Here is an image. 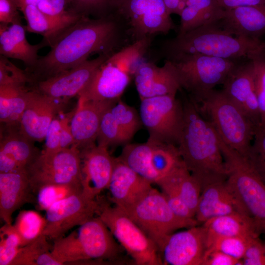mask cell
Returning a JSON list of instances; mask_svg holds the SVG:
<instances>
[{"label": "cell", "instance_id": "cell-11", "mask_svg": "<svg viewBox=\"0 0 265 265\" xmlns=\"http://www.w3.org/2000/svg\"><path fill=\"white\" fill-rule=\"evenodd\" d=\"M26 171L34 196L47 185H81L80 150L75 144L54 153L42 151Z\"/></svg>", "mask_w": 265, "mask_h": 265}, {"label": "cell", "instance_id": "cell-53", "mask_svg": "<svg viewBox=\"0 0 265 265\" xmlns=\"http://www.w3.org/2000/svg\"><path fill=\"white\" fill-rule=\"evenodd\" d=\"M72 115H69L61 119L60 130V149L69 148L75 144V141L73 135L70 122Z\"/></svg>", "mask_w": 265, "mask_h": 265}, {"label": "cell", "instance_id": "cell-41", "mask_svg": "<svg viewBox=\"0 0 265 265\" xmlns=\"http://www.w3.org/2000/svg\"><path fill=\"white\" fill-rule=\"evenodd\" d=\"M246 159L265 184V128L256 131Z\"/></svg>", "mask_w": 265, "mask_h": 265}, {"label": "cell", "instance_id": "cell-39", "mask_svg": "<svg viewBox=\"0 0 265 265\" xmlns=\"http://www.w3.org/2000/svg\"><path fill=\"white\" fill-rule=\"evenodd\" d=\"M47 238L42 234L33 241L20 247L11 265H36L41 255L52 250Z\"/></svg>", "mask_w": 265, "mask_h": 265}, {"label": "cell", "instance_id": "cell-16", "mask_svg": "<svg viewBox=\"0 0 265 265\" xmlns=\"http://www.w3.org/2000/svg\"><path fill=\"white\" fill-rule=\"evenodd\" d=\"M207 249V230L196 225L170 235L160 253L164 265H202Z\"/></svg>", "mask_w": 265, "mask_h": 265}, {"label": "cell", "instance_id": "cell-58", "mask_svg": "<svg viewBox=\"0 0 265 265\" xmlns=\"http://www.w3.org/2000/svg\"><path fill=\"white\" fill-rule=\"evenodd\" d=\"M264 244H265V243H264Z\"/></svg>", "mask_w": 265, "mask_h": 265}, {"label": "cell", "instance_id": "cell-49", "mask_svg": "<svg viewBox=\"0 0 265 265\" xmlns=\"http://www.w3.org/2000/svg\"><path fill=\"white\" fill-rule=\"evenodd\" d=\"M61 119L55 117L52 121L45 135L43 151L54 153L60 151Z\"/></svg>", "mask_w": 265, "mask_h": 265}, {"label": "cell", "instance_id": "cell-27", "mask_svg": "<svg viewBox=\"0 0 265 265\" xmlns=\"http://www.w3.org/2000/svg\"><path fill=\"white\" fill-rule=\"evenodd\" d=\"M19 10L26 21V25L24 26L26 30L43 35L41 42L44 46H51L62 33L82 17L71 11L62 15H49L33 5H26Z\"/></svg>", "mask_w": 265, "mask_h": 265}, {"label": "cell", "instance_id": "cell-15", "mask_svg": "<svg viewBox=\"0 0 265 265\" xmlns=\"http://www.w3.org/2000/svg\"><path fill=\"white\" fill-rule=\"evenodd\" d=\"M79 150L82 194L96 199L108 186L115 158L111 156L108 148L95 143Z\"/></svg>", "mask_w": 265, "mask_h": 265}, {"label": "cell", "instance_id": "cell-18", "mask_svg": "<svg viewBox=\"0 0 265 265\" xmlns=\"http://www.w3.org/2000/svg\"><path fill=\"white\" fill-rule=\"evenodd\" d=\"M222 90L243 111L257 129L260 113L252 62L239 63L223 83Z\"/></svg>", "mask_w": 265, "mask_h": 265}, {"label": "cell", "instance_id": "cell-6", "mask_svg": "<svg viewBox=\"0 0 265 265\" xmlns=\"http://www.w3.org/2000/svg\"><path fill=\"white\" fill-rule=\"evenodd\" d=\"M218 135L228 169L226 182L252 220L257 234H265V184L246 158Z\"/></svg>", "mask_w": 265, "mask_h": 265}, {"label": "cell", "instance_id": "cell-13", "mask_svg": "<svg viewBox=\"0 0 265 265\" xmlns=\"http://www.w3.org/2000/svg\"><path fill=\"white\" fill-rule=\"evenodd\" d=\"M98 207L97 198H89L82 192L63 199L46 211L43 234L53 240L63 237L74 227L80 226L95 216Z\"/></svg>", "mask_w": 265, "mask_h": 265}, {"label": "cell", "instance_id": "cell-34", "mask_svg": "<svg viewBox=\"0 0 265 265\" xmlns=\"http://www.w3.org/2000/svg\"><path fill=\"white\" fill-rule=\"evenodd\" d=\"M82 192L80 184L50 185L43 186L34 194V202L36 209L46 211L54 203Z\"/></svg>", "mask_w": 265, "mask_h": 265}, {"label": "cell", "instance_id": "cell-33", "mask_svg": "<svg viewBox=\"0 0 265 265\" xmlns=\"http://www.w3.org/2000/svg\"><path fill=\"white\" fill-rule=\"evenodd\" d=\"M45 224V217L38 212L32 210L20 212L13 226L19 237L21 247L33 241L42 234Z\"/></svg>", "mask_w": 265, "mask_h": 265}, {"label": "cell", "instance_id": "cell-37", "mask_svg": "<svg viewBox=\"0 0 265 265\" xmlns=\"http://www.w3.org/2000/svg\"><path fill=\"white\" fill-rule=\"evenodd\" d=\"M110 110L117 124L131 140L142 125L139 114L134 108L120 99Z\"/></svg>", "mask_w": 265, "mask_h": 265}, {"label": "cell", "instance_id": "cell-38", "mask_svg": "<svg viewBox=\"0 0 265 265\" xmlns=\"http://www.w3.org/2000/svg\"><path fill=\"white\" fill-rule=\"evenodd\" d=\"M256 237V236H254ZM225 237L214 238L207 242V250H216L236 259L241 260L250 239L254 237Z\"/></svg>", "mask_w": 265, "mask_h": 265}, {"label": "cell", "instance_id": "cell-23", "mask_svg": "<svg viewBox=\"0 0 265 265\" xmlns=\"http://www.w3.org/2000/svg\"><path fill=\"white\" fill-rule=\"evenodd\" d=\"M118 101L78 100L70 126L79 149L95 143L104 113Z\"/></svg>", "mask_w": 265, "mask_h": 265}, {"label": "cell", "instance_id": "cell-1", "mask_svg": "<svg viewBox=\"0 0 265 265\" xmlns=\"http://www.w3.org/2000/svg\"><path fill=\"white\" fill-rule=\"evenodd\" d=\"M122 26L111 15L91 19L82 16L51 45L26 71L32 82L44 80L80 64L93 53L113 54L123 39Z\"/></svg>", "mask_w": 265, "mask_h": 265}, {"label": "cell", "instance_id": "cell-28", "mask_svg": "<svg viewBox=\"0 0 265 265\" xmlns=\"http://www.w3.org/2000/svg\"><path fill=\"white\" fill-rule=\"evenodd\" d=\"M156 184L160 188H170L176 191L195 215L202 187L183 161Z\"/></svg>", "mask_w": 265, "mask_h": 265}, {"label": "cell", "instance_id": "cell-20", "mask_svg": "<svg viewBox=\"0 0 265 265\" xmlns=\"http://www.w3.org/2000/svg\"><path fill=\"white\" fill-rule=\"evenodd\" d=\"M152 184L116 158L107 188L108 198L115 205L126 210L146 195L153 188Z\"/></svg>", "mask_w": 265, "mask_h": 265}, {"label": "cell", "instance_id": "cell-57", "mask_svg": "<svg viewBox=\"0 0 265 265\" xmlns=\"http://www.w3.org/2000/svg\"><path fill=\"white\" fill-rule=\"evenodd\" d=\"M181 0L186 1L187 0Z\"/></svg>", "mask_w": 265, "mask_h": 265}, {"label": "cell", "instance_id": "cell-48", "mask_svg": "<svg viewBox=\"0 0 265 265\" xmlns=\"http://www.w3.org/2000/svg\"><path fill=\"white\" fill-rule=\"evenodd\" d=\"M0 53L7 58L22 61V56L10 34L8 25L0 24Z\"/></svg>", "mask_w": 265, "mask_h": 265}, {"label": "cell", "instance_id": "cell-25", "mask_svg": "<svg viewBox=\"0 0 265 265\" xmlns=\"http://www.w3.org/2000/svg\"><path fill=\"white\" fill-rule=\"evenodd\" d=\"M217 24L232 35L260 39L265 34V4L225 10Z\"/></svg>", "mask_w": 265, "mask_h": 265}, {"label": "cell", "instance_id": "cell-29", "mask_svg": "<svg viewBox=\"0 0 265 265\" xmlns=\"http://www.w3.org/2000/svg\"><path fill=\"white\" fill-rule=\"evenodd\" d=\"M203 225L207 230V242L218 237L260 236L251 219L240 213L214 217L207 220Z\"/></svg>", "mask_w": 265, "mask_h": 265}, {"label": "cell", "instance_id": "cell-32", "mask_svg": "<svg viewBox=\"0 0 265 265\" xmlns=\"http://www.w3.org/2000/svg\"><path fill=\"white\" fill-rule=\"evenodd\" d=\"M148 140L152 144L151 166L159 180L183 160L177 146Z\"/></svg>", "mask_w": 265, "mask_h": 265}, {"label": "cell", "instance_id": "cell-52", "mask_svg": "<svg viewBox=\"0 0 265 265\" xmlns=\"http://www.w3.org/2000/svg\"><path fill=\"white\" fill-rule=\"evenodd\" d=\"M41 12L52 16H59L69 10L67 0H42L36 6Z\"/></svg>", "mask_w": 265, "mask_h": 265}, {"label": "cell", "instance_id": "cell-30", "mask_svg": "<svg viewBox=\"0 0 265 265\" xmlns=\"http://www.w3.org/2000/svg\"><path fill=\"white\" fill-rule=\"evenodd\" d=\"M26 86L0 85V121L18 124L26 107L30 92Z\"/></svg>", "mask_w": 265, "mask_h": 265}, {"label": "cell", "instance_id": "cell-17", "mask_svg": "<svg viewBox=\"0 0 265 265\" xmlns=\"http://www.w3.org/2000/svg\"><path fill=\"white\" fill-rule=\"evenodd\" d=\"M114 53L98 69L87 85L79 94L82 101H118L130 81L129 71L120 66Z\"/></svg>", "mask_w": 265, "mask_h": 265}, {"label": "cell", "instance_id": "cell-44", "mask_svg": "<svg viewBox=\"0 0 265 265\" xmlns=\"http://www.w3.org/2000/svg\"><path fill=\"white\" fill-rule=\"evenodd\" d=\"M29 82H31V80L26 71L20 69L8 58L0 55V85L23 86Z\"/></svg>", "mask_w": 265, "mask_h": 265}, {"label": "cell", "instance_id": "cell-42", "mask_svg": "<svg viewBox=\"0 0 265 265\" xmlns=\"http://www.w3.org/2000/svg\"><path fill=\"white\" fill-rule=\"evenodd\" d=\"M250 60L253 66L255 90L260 113L261 122L259 129H264L265 128V55L256 56Z\"/></svg>", "mask_w": 265, "mask_h": 265}, {"label": "cell", "instance_id": "cell-3", "mask_svg": "<svg viewBox=\"0 0 265 265\" xmlns=\"http://www.w3.org/2000/svg\"><path fill=\"white\" fill-rule=\"evenodd\" d=\"M166 56L179 54H201L238 60H251L265 55V40L231 34L217 23L205 25L166 41Z\"/></svg>", "mask_w": 265, "mask_h": 265}, {"label": "cell", "instance_id": "cell-26", "mask_svg": "<svg viewBox=\"0 0 265 265\" xmlns=\"http://www.w3.org/2000/svg\"><path fill=\"white\" fill-rule=\"evenodd\" d=\"M20 132H9L0 143V173L26 170L41 153Z\"/></svg>", "mask_w": 265, "mask_h": 265}, {"label": "cell", "instance_id": "cell-12", "mask_svg": "<svg viewBox=\"0 0 265 265\" xmlns=\"http://www.w3.org/2000/svg\"><path fill=\"white\" fill-rule=\"evenodd\" d=\"M115 9L137 42L174 27L163 0H118Z\"/></svg>", "mask_w": 265, "mask_h": 265}, {"label": "cell", "instance_id": "cell-51", "mask_svg": "<svg viewBox=\"0 0 265 265\" xmlns=\"http://www.w3.org/2000/svg\"><path fill=\"white\" fill-rule=\"evenodd\" d=\"M242 265L241 260L236 259L216 250H207L202 265Z\"/></svg>", "mask_w": 265, "mask_h": 265}, {"label": "cell", "instance_id": "cell-2", "mask_svg": "<svg viewBox=\"0 0 265 265\" xmlns=\"http://www.w3.org/2000/svg\"><path fill=\"white\" fill-rule=\"evenodd\" d=\"M183 104L184 124L177 147L186 167L202 188L209 184L226 180L228 169L216 130L189 97L185 98Z\"/></svg>", "mask_w": 265, "mask_h": 265}, {"label": "cell", "instance_id": "cell-14", "mask_svg": "<svg viewBox=\"0 0 265 265\" xmlns=\"http://www.w3.org/2000/svg\"><path fill=\"white\" fill-rule=\"evenodd\" d=\"M112 54H100L97 57L87 59L70 70L36 82L34 89L60 101L78 96L90 81L98 69Z\"/></svg>", "mask_w": 265, "mask_h": 265}, {"label": "cell", "instance_id": "cell-54", "mask_svg": "<svg viewBox=\"0 0 265 265\" xmlns=\"http://www.w3.org/2000/svg\"><path fill=\"white\" fill-rule=\"evenodd\" d=\"M218 5L227 10L237 7L265 4V0H216Z\"/></svg>", "mask_w": 265, "mask_h": 265}, {"label": "cell", "instance_id": "cell-21", "mask_svg": "<svg viewBox=\"0 0 265 265\" xmlns=\"http://www.w3.org/2000/svg\"><path fill=\"white\" fill-rule=\"evenodd\" d=\"M231 213H240L250 218L226 180L209 184L202 188L195 213L198 223Z\"/></svg>", "mask_w": 265, "mask_h": 265}, {"label": "cell", "instance_id": "cell-31", "mask_svg": "<svg viewBox=\"0 0 265 265\" xmlns=\"http://www.w3.org/2000/svg\"><path fill=\"white\" fill-rule=\"evenodd\" d=\"M152 144L147 140L144 143L126 144L118 159L135 172L152 184L159 180L151 164Z\"/></svg>", "mask_w": 265, "mask_h": 265}, {"label": "cell", "instance_id": "cell-56", "mask_svg": "<svg viewBox=\"0 0 265 265\" xmlns=\"http://www.w3.org/2000/svg\"><path fill=\"white\" fill-rule=\"evenodd\" d=\"M42 0H14L19 9L26 5L37 6Z\"/></svg>", "mask_w": 265, "mask_h": 265}, {"label": "cell", "instance_id": "cell-10", "mask_svg": "<svg viewBox=\"0 0 265 265\" xmlns=\"http://www.w3.org/2000/svg\"><path fill=\"white\" fill-rule=\"evenodd\" d=\"M175 95L140 100L139 115L149 133L148 140L178 146L184 124L183 102Z\"/></svg>", "mask_w": 265, "mask_h": 265}, {"label": "cell", "instance_id": "cell-45", "mask_svg": "<svg viewBox=\"0 0 265 265\" xmlns=\"http://www.w3.org/2000/svg\"><path fill=\"white\" fill-rule=\"evenodd\" d=\"M186 3L200 12L206 25L217 23L224 15L225 10L218 5L216 0H187Z\"/></svg>", "mask_w": 265, "mask_h": 265}, {"label": "cell", "instance_id": "cell-19", "mask_svg": "<svg viewBox=\"0 0 265 265\" xmlns=\"http://www.w3.org/2000/svg\"><path fill=\"white\" fill-rule=\"evenodd\" d=\"M57 101L34 89L30 90L19 123L20 132L32 141L44 139L50 124L61 109Z\"/></svg>", "mask_w": 265, "mask_h": 265}, {"label": "cell", "instance_id": "cell-8", "mask_svg": "<svg viewBox=\"0 0 265 265\" xmlns=\"http://www.w3.org/2000/svg\"><path fill=\"white\" fill-rule=\"evenodd\" d=\"M96 198L99 203L96 215L136 264L164 265L157 245L125 212L115 205L111 206L104 198Z\"/></svg>", "mask_w": 265, "mask_h": 265}, {"label": "cell", "instance_id": "cell-5", "mask_svg": "<svg viewBox=\"0 0 265 265\" xmlns=\"http://www.w3.org/2000/svg\"><path fill=\"white\" fill-rule=\"evenodd\" d=\"M195 103L223 141L246 158L257 128L243 111L222 90L213 89Z\"/></svg>", "mask_w": 265, "mask_h": 265}, {"label": "cell", "instance_id": "cell-35", "mask_svg": "<svg viewBox=\"0 0 265 265\" xmlns=\"http://www.w3.org/2000/svg\"><path fill=\"white\" fill-rule=\"evenodd\" d=\"M111 107L102 117L96 139L98 145L106 148L125 144L130 140L116 121L111 111Z\"/></svg>", "mask_w": 265, "mask_h": 265}, {"label": "cell", "instance_id": "cell-4", "mask_svg": "<svg viewBox=\"0 0 265 265\" xmlns=\"http://www.w3.org/2000/svg\"><path fill=\"white\" fill-rule=\"evenodd\" d=\"M120 245L107 227L94 216L66 237L53 240L51 252L62 265L116 259Z\"/></svg>", "mask_w": 265, "mask_h": 265}, {"label": "cell", "instance_id": "cell-9", "mask_svg": "<svg viewBox=\"0 0 265 265\" xmlns=\"http://www.w3.org/2000/svg\"><path fill=\"white\" fill-rule=\"evenodd\" d=\"M123 211L156 243L160 252L167 238L174 231L198 224L195 219L177 215L163 194L153 187L137 203Z\"/></svg>", "mask_w": 265, "mask_h": 265}, {"label": "cell", "instance_id": "cell-55", "mask_svg": "<svg viewBox=\"0 0 265 265\" xmlns=\"http://www.w3.org/2000/svg\"><path fill=\"white\" fill-rule=\"evenodd\" d=\"M165 8L169 15L177 14L181 0H163Z\"/></svg>", "mask_w": 265, "mask_h": 265}, {"label": "cell", "instance_id": "cell-36", "mask_svg": "<svg viewBox=\"0 0 265 265\" xmlns=\"http://www.w3.org/2000/svg\"><path fill=\"white\" fill-rule=\"evenodd\" d=\"M8 30L14 43L22 56V61L27 68L35 65L39 58L38 51L44 46L42 42L37 45H31L27 40L24 26L21 23L8 25Z\"/></svg>", "mask_w": 265, "mask_h": 265}, {"label": "cell", "instance_id": "cell-43", "mask_svg": "<svg viewBox=\"0 0 265 265\" xmlns=\"http://www.w3.org/2000/svg\"><path fill=\"white\" fill-rule=\"evenodd\" d=\"M69 10L82 16L90 14L106 16L104 12L116 8L118 0H67Z\"/></svg>", "mask_w": 265, "mask_h": 265}, {"label": "cell", "instance_id": "cell-24", "mask_svg": "<svg viewBox=\"0 0 265 265\" xmlns=\"http://www.w3.org/2000/svg\"><path fill=\"white\" fill-rule=\"evenodd\" d=\"M34 202L26 170L0 173V217L4 223L12 224L13 213L24 204Z\"/></svg>", "mask_w": 265, "mask_h": 265}, {"label": "cell", "instance_id": "cell-50", "mask_svg": "<svg viewBox=\"0 0 265 265\" xmlns=\"http://www.w3.org/2000/svg\"><path fill=\"white\" fill-rule=\"evenodd\" d=\"M18 7L14 0H0V23L10 25L21 23Z\"/></svg>", "mask_w": 265, "mask_h": 265}, {"label": "cell", "instance_id": "cell-47", "mask_svg": "<svg viewBox=\"0 0 265 265\" xmlns=\"http://www.w3.org/2000/svg\"><path fill=\"white\" fill-rule=\"evenodd\" d=\"M174 212L185 219H195V215L180 195L175 190L167 188H160Z\"/></svg>", "mask_w": 265, "mask_h": 265}, {"label": "cell", "instance_id": "cell-22", "mask_svg": "<svg viewBox=\"0 0 265 265\" xmlns=\"http://www.w3.org/2000/svg\"><path fill=\"white\" fill-rule=\"evenodd\" d=\"M134 81L140 100L167 95H176L181 89L175 68L168 59L162 67L150 62L139 65L135 70Z\"/></svg>", "mask_w": 265, "mask_h": 265}, {"label": "cell", "instance_id": "cell-7", "mask_svg": "<svg viewBox=\"0 0 265 265\" xmlns=\"http://www.w3.org/2000/svg\"><path fill=\"white\" fill-rule=\"evenodd\" d=\"M166 57L175 68L181 88L195 103L216 85L223 84L239 63L201 54L179 53Z\"/></svg>", "mask_w": 265, "mask_h": 265}, {"label": "cell", "instance_id": "cell-40", "mask_svg": "<svg viewBox=\"0 0 265 265\" xmlns=\"http://www.w3.org/2000/svg\"><path fill=\"white\" fill-rule=\"evenodd\" d=\"M0 265H11L21 243L13 224L4 223L0 230Z\"/></svg>", "mask_w": 265, "mask_h": 265}, {"label": "cell", "instance_id": "cell-46", "mask_svg": "<svg viewBox=\"0 0 265 265\" xmlns=\"http://www.w3.org/2000/svg\"><path fill=\"white\" fill-rule=\"evenodd\" d=\"M241 262L243 265H265V244L259 236L250 239Z\"/></svg>", "mask_w": 265, "mask_h": 265}]
</instances>
